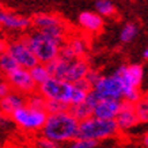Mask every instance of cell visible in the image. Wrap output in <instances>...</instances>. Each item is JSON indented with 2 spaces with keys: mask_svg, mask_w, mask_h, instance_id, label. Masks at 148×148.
Returning a JSON list of instances; mask_svg holds the SVG:
<instances>
[{
  "mask_svg": "<svg viewBox=\"0 0 148 148\" xmlns=\"http://www.w3.org/2000/svg\"><path fill=\"white\" fill-rule=\"evenodd\" d=\"M38 92L44 95L46 101H57L67 106H75L86 102L90 92L80 90L77 86L57 77H50L38 87Z\"/></svg>",
  "mask_w": 148,
  "mask_h": 148,
  "instance_id": "1",
  "label": "cell"
},
{
  "mask_svg": "<svg viewBox=\"0 0 148 148\" xmlns=\"http://www.w3.org/2000/svg\"><path fill=\"white\" fill-rule=\"evenodd\" d=\"M79 121L71 113L61 112L56 114H48L46 122L41 133L44 137L53 140L57 144L71 143L77 137Z\"/></svg>",
  "mask_w": 148,
  "mask_h": 148,
  "instance_id": "2",
  "label": "cell"
},
{
  "mask_svg": "<svg viewBox=\"0 0 148 148\" xmlns=\"http://www.w3.org/2000/svg\"><path fill=\"white\" fill-rule=\"evenodd\" d=\"M29 45L36 54L40 64H49L60 56L61 48L65 44V41L50 36L41 30H33L26 34Z\"/></svg>",
  "mask_w": 148,
  "mask_h": 148,
  "instance_id": "3",
  "label": "cell"
},
{
  "mask_svg": "<svg viewBox=\"0 0 148 148\" xmlns=\"http://www.w3.org/2000/svg\"><path fill=\"white\" fill-rule=\"evenodd\" d=\"M49 73L52 77H57L61 80L69 82V83H76L87 76L90 72V65L86 58H64L58 56L52 63L46 64Z\"/></svg>",
  "mask_w": 148,
  "mask_h": 148,
  "instance_id": "4",
  "label": "cell"
},
{
  "mask_svg": "<svg viewBox=\"0 0 148 148\" xmlns=\"http://www.w3.org/2000/svg\"><path fill=\"white\" fill-rule=\"evenodd\" d=\"M120 132L116 120H101L97 117H90L84 121L79 122L77 137L90 139L95 141L112 139Z\"/></svg>",
  "mask_w": 148,
  "mask_h": 148,
  "instance_id": "5",
  "label": "cell"
},
{
  "mask_svg": "<svg viewBox=\"0 0 148 148\" xmlns=\"http://www.w3.org/2000/svg\"><path fill=\"white\" fill-rule=\"evenodd\" d=\"M12 121L15 126L25 132H41L48 118L45 110H37L30 106H23L12 114Z\"/></svg>",
  "mask_w": 148,
  "mask_h": 148,
  "instance_id": "6",
  "label": "cell"
},
{
  "mask_svg": "<svg viewBox=\"0 0 148 148\" xmlns=\"http://www.w3.org/2000/svg\"><path fill=\"white\" fill-rule=\"evenodd\" d=\"M7 53L12 56L19 67L26 68V69H32L33 67H36L37 64H40L34 52L29 45L26 34L10 40L8 45H7Z\"/></svg>",
  "mask_w": 148,
  "mask_h": 148,
  "instance_id": "7",
  "label": "cell"
},
{
  "mask_svg": "<svg viewBox=\"0 0 148 148\" xmlns=\"http://www.w3.org/2000/svg\"><path fill=\"white\" fill-rule=\"evenodd\" d=\"M101 99H117L122 101L124 98V86L121 79L116 73L113 75H102L92 87Z\"/></svg>",
  "mask_w": 148,
  "mask_h": 148,
  "instance_id": "8",
  "label": "cell"
},
{
  "mask_svg": "<svg viewBox=\"0 0 148 148\" xmlns=\"http://www.w3.org/2000/svg\"><path fill=\"white\" fill-rule=\"evenodd\" d=\"M5 80L11 90L21 92L25 97H29V95L34 94L36 91H38V86L33 80L30 69H26V68H16L14 72L5 76Z\"/></svg>",
  "mask_w": 148,
  "mask_h": 148,
  "instance_id": "9",
  "label": "cell"
},
{
  "mask_svg": "<svg viewBox=\"0 0 148 148\" xmlns=\"http://www.w3.org/2000/svg\"><path fill=\"white\" fill-rule=\"evenodd\" d=\"M33 26V21L21 14L0 10V29L11 33H25Z\"/></svg>",
  "mask_w": 148,
  "mask_h": 148,
  "instance_id": "10",
  "label": "cell"
},
{
  "mask_svg": "<svg viewBox=\"0 0 148 148\" xmlns=\"http://www.w3.org/2000/svg\"><path fill=\"white\" fill-rule=\"evenodd\" d=\"M117 76L121 79L124 90L126 88H140V84L144 77V69L140 64H130V65H121L116 69Z\"/></svg>",
  "mask_w": 148,
  "mask_h": 148,
  "instance_id": "11",
  "label": "cell"
},
{
  "mask_svg": "<svg viewBox=\"0 0 148 148\" xmlns=\"http://www.w3.org/2000/svg\"><path fill=\"white\" fill-rule=\"evenodd\" d=\"M88 52V42L84 37L73 36L68 37L65 44L61 48L60 56L64 58H84V56Z\"/></svg>",
  "mask_w": 148,
  "mask_h": 148,
  "instance_id": "12",
  "label": "cell"
},
{
  "mask_svg": "<svg viewBox=\"0 0 148 148\" xmlns=\"http://www.w3.org/2000/svg\"><path fill=\"white\" fill-rule=\"evenodd\" d=\"M116 122L120 132H126V130L135 128L140 122L137 113H136L135 105L122 101L121 109H120V112H118V114L116 117Z\"/></svg>",
  "mask_w": 148,
  "mask_h": 148,
  "instance_id": "13",
  "label": "cell"
},
{
  "mask_svg": "<svg viewBox=\"0 0 148 148\" xmlns=\"http://www.w3.org/2000/svg\"><path fill=\"white\" fill-rule=\"evenodd\" d=\"M121 103L122 101L117 99H99V102L94 108L92 116L101 120H116L121 109Z\"/></svg>",
  "mask_w": 148,
  "mask_h": 148,
  "instance_id": "14",
  "label": "cell"
},
{
  "mask_svg": "<svg viewBox=\"0 0 148 148\" xmlns=\"http://www.w3.org/2000/svg\"><path fill=\"white\" fill-rule=\"evenodd\" d=\"M26 106V97L16 91H10L3 98H0V112L5 116L12 117L15 112H18L21 108Z\"/></svg>",
  "mask_w": 148,
  "mask_h": 148,
  "instance_id": "15",
  "label": "cell"
},
{
  "mask_svg": "<svg viewBox=\"0 0 148 148\" xmlns=\"http://www.w3.org/2000/svg\"><path fill=\"white\" fill-rule=\"evenodd\" d=\"M77 23L80 29L87 34H97L101 32L103 27V18L98 12H92V11H84L79 15Z\"/></svg>",
  "mask_w": 148,
  "mask_h": 148,
  "instance_id": "16",
  "label": "cell"
},
{
  "mask_svg": "<svg viewBox=\"0 0 148 148\" xmlns=\"http://www.w3.org/2000/svg\"><path fill=\"white\" fill-rule=\"evenodd\" d=\"M33 26L36 30H48V29H53L65 25L63 19L56 14L50 12H41L33 16Z\"/></svg>",
  "mask_w": 148,
  "mask_h": 148,
  "instance_id": "17",
  "label": "cell"
},
{
  "mask_svg": "<svg viewBox=\"0 0 148 148\" xmlns=\"http://www.w3.org/2000/svg\"><path fill=\"white\" fill-rule=\"evenodd\" d=\"M68 112L71 113L77 121L80 122V121L87 120V118H90V117H92V112H94V109H92V106L88 105L87 102H83V103H80V105L71 106V108L68 109Z\"/></svg>",
  "mask_w": 148,
  "mask_h": 148,
  "instance_id": "18",
  "label": "cell"
},
{
  "mask_svg": "<svg viewBox=\"0 0 148 148\" xmlns=\"http://www.w3.org/2000/svg\"><path fill=\"white\" fill-rule=\"evenodd\" d=\"M30 73H32V77H33V80H34V83H36L38 87H40L41 84H44L46 80H49L50 77H52L46 64H37L36 67H33L32 69H30Z\"/></svg>",
  "mask_w": 148,
  "mask_h": 148,
  "instance_id": "19",
  "label": "cell"
},
{
  "mask_svg": "<svg viewBox=\"0 0 148 148\" xmlns=\"http://www.w3.org/2000/svg\"><path fill=\"white\" fill-rule=\"evenodd\" d=\"M137 34H139L137 25L133 22H128L124 25V27L120 32V41L122 44H129V42H132L137 37Z\"/></svg>",
  "mask_w": 148,
  "mask_h": 148,
  "instance_id": "20",
  "label": "cell"
},
{
  "mask_svg": "<svg viewBox=\"0 0 148 148\" xmlns=\"http://www.w3.org/2000/svg\"><path fill=\"white\" fill-rule=\"evenodd\" d=\"M16 68H19L18 63L14 60V57L11 54H8L7 52L0 56V72L4 75V77L7 75H10L11 72H14Z\"/></svg>",
  "mask_w": 148,
  "mask_h": 148,
  "instance_id": "21",
  "label": "cell"
},
{
  "mask_svg": "<svg viewBox=\"0 0 148 148\" xmlns=\"http://www.w3.org/2000/svg\"><path fill=\"white\" fill-rule=\"evenodd\" d=\"M95 11L101 16H113L116 14V7L110 0H97L95 1Z\"/></svg>",
  "mask_w": 148,
  "mask_h": 148,
  "instance_id": "22",
  "label": "cell"
},
{
  "mask_svg": "<svg viewBox=\"0 0 148 148\" xmlns=\"http://www.w3.org/2000/svg\"><path fill=\"white\" fill-rule=\"evenodd\" d=\"M26 105L37 110H45L46 108V98L44 95H41L38 91H36L34 94L26 97ZM46 112V110H45Z\"/></svg>",
  "mask_w": 148,
  "mask_h": 148,
  "instance_id": "23",
  "label": "cell"
},
{
  "mask_svg": "<svg viewBox=\"0 0 148 148\" xmlns=\"http://www.w3.org/2000/svg\"><path fill=\"white\" fill-rule=\"evenodd\" d=\"M136 108V113H137V117H139L140 122H148V102L145 99H141L135 105Z\"/></svg>",
  "mask_w": 148,
  "mask_h": 148,
  "instance_id": "24",
  "label": "cell"
},
{
  "mask_svg": "<svg viewBox=\"0 0 148 148\" xmlns=\"http://www.w3.org/2000/svg\"><path fill=\"white\" fill-rule=\"evenodd\" d=\"M69 106L64 105L61 102H57V101H46V113L48 114H56V113H61V112H67Z\"/></svg>",
  "mask_w": 148,
  "mask_h": 148,
  "instance_id": "25",
  "label": "cell"
},
{
  "mask_svg": "<svg viewBox=\"0 0 148 148\" xmlns=\"http://www.w3.org/2000/svg\"><path fill=\"white\" fill-rule=\"evenodd\" d=\"M97 145L98 141L90 139H80V137H76L69 143V148H95Z\"/></svg>",
  "mask_w": 148,
  "mask_h": 148,
  "instance_id": "26",
  "label": "cell"
},
{
  "mask_svg": "<svg viewBox=\"0 0 148 148\" xmlns=\"http://www.w3.org/2000/svg\"><path fill=\"white\" fill-rule=\"evenodd\" d=\"M36 145H37V148H58L60 144H57L56 141H53V140L42 136V137H38V139L36 140Z\"/></svg>",
  "mask_w": 148,
  "mask_h": 148,
  "instance_id": "27",
  "label": "cell"
},
{
  "mask_svg": "<svg viewBox=\"0 0 148 148\" xmlns=\"http://www.w3.org/2000/svg\"><path fill=\"white\" fill-rule=\"evenodd\" d=\"M12 118L8 116H5L4 113L0 112V130L1 132H7V130H10L11 128H12ZM15 125V124H14Z\"/></svg>",
  "mask_w": 148,
  "mask_h": 148,
  "instance_id": "28",
  "label": "cell"
},
{
  "mask_svg": "<svg viewBox=\"0 0 148 148\" xmlns=\"http://www.w3.org/2000/svg\"><path fill=\"white\" fill-rule=\"evenodd\" d=\"M102 76L101 73H99L98 71H95V69H90V72L87 73V76H86V79L90 82L91 84H92V87H94V84L97 83V82L99 80V77Z\"/></svg>",
  "mask_w": 148,
  "mask_h": 148,
  "instance_id": "29",
  "label": "cell"
},
{
  "mask_svg": "<svg viewBox=\"0 0 148 148\" xmlns=\"http://www.w3.org/2000/svg\"><path fill=\"white\" fill-rule=\"evenodd\" d=\"M10 91H11V88H10L8 83H7V80H0V98H3L5 94H8Z\"/></svg>",
  "mask_w": 148,
  "mask_h": 148,
  "instance_id": "30",
  "label": "cell"
},
{
  "mask_svg": "<svg viewBox=\"0 0 148 148\" xmlns=\"http://www.w3.org/2000/svg\"><path fill=\"white\" fill-rule=\"evenodd\" d=\"M7 45H8V41L5 40L3 36H0V56L7 52Z\"/></svg>",
  "mask_w": 148,
  "mask_h": 148,
  "instance_id": "31",
  "label": "cell"
},
{
  "mask_svg": "<svg viewBox=\"0 0 148 148\" xmlns=\"http://www.w3.org/2000/svg\"><path fill=\"white\" fill-rule=\"evenodd\" d=\"M143 144H144V147L148 148V133H145V135L143 136Z\"/></svg>",
  "mask_w": 148,
  "mask_h": 148,
  "instance_id": "32",
  "label": "cell"
},
{
  "mask_svg": "<svg viewBox=\"0 0 148 148\" xmlns=\"http://www.w3.org/2000/svg\"><path fill=\"white\" fill-rule=\"evenodd\" d=\"M143 56H144V58H147V60H148V46H147V48H145V50H144Z\"/></svg>",
  "mask_w": 148,
  "mask_h": 148,
  "instance_id": "33",
  "label": "cell"
},
{
  "mask_svg": "<svg viewBox=\"0 0 148 148\" xmlns=\"http://www.w3.org/2000/svg\"><path fill=\"white\" fill-rule=\"evenodd\" d=\"M0 148H3V136H1V130H0Z\"/></svg>",
  "mask_w": 148,
  "mask_h": 148,
  "instance_id": "34",
  "label": "cell"
},
{
  "mask_svg": "<svg viewBox=\"0 0 148 148\" xmlns=\"http://www.w3.org/2000/svg\"><path fill=\"white\" fill-rule=\"evenodd\" d=\"M143 98H144V99H145V101H147V102H148V92H147V94H145V95H144Z\"/></svg>",
  "mask_w": 148,
  "mask_h": 148,
  "instance_id": "35",
  "label": "cell"
},
{
  "mask_svg": "<svg viewBox=\"0 0 148 148\" xmlns=\"http://www.w3.org/2000/svg\"><path fill=\"white\" fill-rule=\"evenodd\" d=\"M0 10H3V8H1V4H0Z\"/></svg>",
  "mask_w": 148,
  "mask_h": 148,
  "instance_id": "36",
  "label": "cell"
}]
</instances>
